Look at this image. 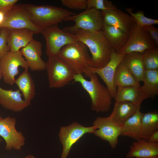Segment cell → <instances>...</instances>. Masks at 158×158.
<instances>
[{
  "label": "cell",
  "instance_id": "obj_1",
  "mask_svg": "<svg viewBox=\"0 0 158 158\" xmlns=\"http://www.w3.org/2000/svg\"><path fill=\"white\" fill-rule=\"evenodd\" d=\"M77 41L84 43L91 54L90 67L100 68L109 61L114 50L109 44L102 30L91 31L78 29L71 33Z\"/></svg>",
  "mask_w": 158,
  "mask_h": 158
},
{
  "label": "cell",
  "instance_id": "obj_2",
  "mask_svg": "<svg viewBox=\"0 0 158 158\" xmlns=\"http://www.w3.org/2000/svg\"><path fill=\"white\" fill-rule=\"evenodd\" d=\"M90 80H86L83 75L76 74L75 82L79 83L89 94L91 99V109L97 112H107L110 110L112 97L106 87L99 82L97 75L91 73Z\"/></svg>",
  "mask_w": 158,
  "mask_h": 158
},
{
  "label": "cell",
  "instance_id": "obj_3",
  "mask_svg": "<svg viewBox=\"0 0 158 158\" xmlns=\"http://www.w3.org/2000/svg\"><path fill=\"white\" fill-rule=\"evenodd\" d=\"M32 22L41 28L58 24L75 13L62 7L49 5L25 4Z\"/></svg>",
  "mask_w": 158,
  "mask_h": 158
},
{
  "label": "cell",
  "instance_id": "obj_4",
  "mask_svg": "<svg viewBox=\"0 0 158 158\" xmlns=\"http://www.w3.org/2000/svg\"><path fill=\"white\" fill-rule=\"evenodd\" d=\"M87 48L84 43L77 41L64 46L57 56L69 66L76 74H84L90 67L91 58Z\"/></svg>",
  "mask_w": 158,
  "mask_h": 158
},
{
  "label": "cell",
  "instance_id": "obj_5",
  "mask_svg": "<svg viewBox=\"0 0 158 158\" xmlns=\"http://www.w3.org/2000/svg\"><path fill=\"white\" fill-rule=\"evenodd\" d=\"M49 87L51 88L62 87L73 80L76 74L74 71L57 55L48 56L46 63Z\"/></svg>",
  "mask_w": 158,
  "mask_h": 158
},
{
  "label": "cell",
  "instance_id": "obj_6",
  "mask_svg": "<svg viewBox=\"0 0 158 158\" xmlns=\"http://www.w3.org/2000/svg\"><path fill=\"white\" fill-rule=\"evenodd\" d=\"M40 33L46 40V53L48 56L57 55L64 46L77 41L73 34L60 29L58 24L41 28Z\"/></svg>",
  "mask_w": 158,
  "mask_h": 158
},
{
  "label": "cell",
  "instance_id": "obj_7",
  "mask_svg": "<svg viewBox=\"0 0 158 158\" xmlns=\"http://www.w3.org/2000/svg\"><path fill=\"white\" fill-rule=\"evenodd\" d=\"M157 46L145 28L136 24L129 34L125 44L116 52L123 55L133 52L142 53L146 50L158 48Z\"/></svg>",
  "mask_w": 158,
  "mask_h": 158
},
{
  "label": "cell",
  "instance_id": "obj_8",
  "mask_svg": "<svg viewBox=\"0 0 158 158\" xmlns=\"http://www.w3.org/2000/svg\"><path fill=\"white\" fill-rule=\"evenodd\" d=\"M26 28L33 32L35 34L40 33L41 28L35 25L31 21L29 13L25 4L15 5L5 13L4 21L0 29Z\"/></svg>",
  "mask_w": 158,
  "mask_h": 158
},
{
  "label": "cell",
  "instance_id": "obj_9",
  "mask_svg": "<svg viewBox=\"0 0 158 158\" xmlns=\"http://www.w3.org/2000/svg\"><path fill=\"white\" fill-rule=\"evenodd\" d=\"M64 21L75 23L74 25L63 28L64 30L69 33L78 29L99 31L102 30L103 25L101 11L95 9H87L79 14L66 18Z\"/></svg>",
  "mask_w": 158,
  "mask_h": 158
},
{
  "label": "cell",
  "instance_id": "obj_10",
  "mask_svg": "<svg viewBox=\"0 0 158 158\" xmlns=\"http://www.w3.org/2000/svg\"><path fill=\"white\" fill-rule=\"evenodd\" d=\"M96 129L94 125L85 127L76 122L61 127L59 133V140L63 147L61 158H67L73 145L84 135L94 133Z\"/></svg>",
  "mask_w": 158,
  "mask_h": 158
},
{
  "label": "cell",
  "instance_id": "obj_11",
  "mask_svg": "<svg viewBox=\"0 0 158 158\" xmlns=\"http://www.w3.org/2000/svg\"><path fill=\"white\" fill-rule=\"evenodd\" d=\"M28 69V65L21 51H10L0 59V71L3 81L6 84L13 85L15 77L19 73V68Z\"/></svg>",
  "mask_w": 158,
  "mask_h": 158
},
{
  "label": "cell",
  "instance_id": "obj_12",
  "mask_svg": "<svg viewBox=\"0 0 158 158\" xmlns=\"http://www.w3.org/2000/svg\"><path fill=\"white\" fill-rule=\"evenodd\" d=\"M96 129L94 135L102 140L108 142L113 149L116 148L120 135L122 124L115 121L111 115L107 117H97L93 123Z\"/></svg>",
  "mask_w": 158,
  "mask_h": 158
},
{
  "label": "cell",
  "instance_id": "obj_13",
  "mask_svg": "<svg viewBox=\"0 0 158 158\" xmlns=\"http://www.w3.org/2000/svg\"><path fill=\"white\" fill-rule=\"evenodd\" d=\"M16 122L15 118L10 116L0 120V136L5 142L6 150L19 151L25 145V138L21 132L16 130Z\"/></svg>",
  "mask_w": 158,
  "mask_h": 158
},
{
  "label": "cell",
  "instance_id": "obj_14",
  "mask_svg": "<svg viewBox=\"0 0 158 158\" xmlns=\"http://www.w3.org/2000/svg\"><path fill=\"white\" fill-rule=\"evenodd\" d=\"M124 56L114 50L109 61L105 66L100 68L89 67L87 70L88 73H95L99 76L106 84L112 98L114 99L117 91V88L114 83V75L117 67L123 60Z\"/></svg>",
  "mask_w": 158,
  "mask_h": 158
},
{
  "label": "cell",
  "instance_id": "obj_15",
  "mask_svg": "<svg viewBox=\"0 0 158 158\" xmlns=\"http://www.w3.org/2000/svg\"><path fill=\"white\" fill-rule=\"evenodd\" d=\"M103 24L118 28L129 34L136 24L134 18L115 7L101 11Z\"/></svg>",
  "mask_w": 158,
  "mask_h": 158
},
{
  "label": "cell",
  "instance_id": "obj_16",
  "mask_svg": "<svg viewBox=\"0 0 158 158\" xmlns=\"http://www.w3.org/2000/svg\"><path fill=\"white\" fill-rule=\"evenodd\" d=\"M42 45L34 39L20 51L32 71H42L46 69V63L41 58Z\"/></svg>",
  "mask_w": 158,
  "mask_h": 158
},
{
  "label": "cell",
  "instance_id": "obj_17",
  "mask_svg": "<svg viewBox=\"0 0 158 158\" xmlns=\"http://www.w3.org/2000/svg\"><path fill=\"white\" fill-rule=\"evenodd\" d=\"M19 90H6L0 86V105L4 108L15 112H20L29 105L21 97Z\"/></svg>",
  "mask_w": 158,
  "mask_h": 158
},
{
  "label": "cell",
  "instance_id": "obj_18",
  "mask_svg": "<svg viewBox=\"0 0 158 158\" xmlns=\"http://www.w3.org/2000/svg\"><path fill=\"white\" fill-rule=\"evenodd\" d=\"M127 158H158V143L140 139L133 142L126 154Z\"/></svg>",
  "mask_w": 158,
  "mask_h": 158
},
{
  "label": "cell",
  "instance_id": "obj_19",
  "mask_svg": "<svg viewBox=\"0 0 158 158\" xmlns=\"http://www.w3.org/2000/svg\"><path fill=\"white\" fill-rule=\"evenodd\" d=\"M34 33L28 29L9 30L7 36V43L10 51L18 52L25 47L33 39Z\"/></svg>",
  "mask_w": 158,
  "mask_h": 158
},
{
  "label": "cell",
  "instance_id": "obj_20",
  "mask_svg": "<svg viewBox=\"0 0 158 158\" xmlns=\"http://www.w3.org/2000/svg\"><path fill=\"white\" fill-rule=\"evenodd\" d=\"M141 104L129 102H115L113 110L110 115L115 121L123 125L140 109Z\"/></svg>",
  "mask_w": 158,
  "mask_h": 158
},
{
  "label": "cell",
  "instance_id": "obj_21",
  "mask_svg": "<svg viewBox=\"0 0 158 158\" xmlns=\"http://www.w3.org/2000/svg\"><path fill=\"white\" fill-rule=\"evenodd\" d=\"M123 61L138 82H143L145 71L142 54L133 52L124 55Z\"/></svg>",
  "mask_w": 158,
  "mask_h": 158
},
{
  "label": "cell",
  "instance_id": "obj_22",
  "mask_svg": "<svg viewBox=\"0 0 158 158\" xmlns=\"http://www.w3.org/2000/svg\"><path fill=\"white\" fill-rule=\"evenodd\" d=\"M148 98V97L141 90L140 86H130L117 87L115 100L116 102H129L141 104Z\"/></svg>",
  "mask_w": 158,
  "mask_h": 158
},
{
  "label": "cell",
  "instance_id": "obj_23",
  "mask_svg": "<svg viewBox=\"0 0 158 158\" xmlns=\"http://www.w3.org/2000/svg\"><path fill=\"white\" fill-rule=\"evenodd\" d=\"M102 30L107 41L116 51L125 44L128 37V34L114 26L103 24Z\"/></svg>",
  "mask_w": 158,
  "mask_h": 158
},
{
  "label": "cell",
  "instance_id": "obj_24",
  "mask_svg": "<svg viewBox=\"0 0 158 158\" xmlns=\"http://www.w3.org/2000/svg\"><path fill=\"white\" fill-rule=\"evenodd\" d=\"M15 83L18 86L21 92L24 100L29 105L35 95V85L34 81L28 69H25L22 73L16 79Z\"/></svg>",
  "mask_w": 158,
  "mask_h": 158
},
{
  "label": "cell",
  "instance_id": "obj_25",
  "mask_svg": "<svg viewBox=\"0 0 158 158\" xmlns=\"http://www.w3.org/2000/svg\"><path fill=\"white\" fill-rule=\"evenodd\" d=\"M143 113L140 109L123 124L120 135L129 137L135 140L140 139L141 120Z\"/></svg>",
  "mask_w": 158,
  "mask_h": 158
},
{
  "label": "cell",
  "instance_id": "obj_26",
  "mask_svg": "<svg viewBox=\"0 0 158 158\" xmlns=\"http://www.w3.org/2000/svg\"><path fill=\"white\" fill-rule=\"evenodd\" d=\"M115 87H126L133 86L139 87L140 86L138 82L122 61L117 67L114 79Z\"/></svg>",
  "mask_w": 158,
  "mask_h": 158
},
{
  "label": "cell",
  "instance_id": "obj_27",
  "mask_svg": "<svg viewBox=\"0 0 158 158\" xmlns=\"http://www.w3.org/2000/svg\"><path fill=\"white\" fill-rule=\"evenodd\" d=\"M158 130V113L152 111L143 113L141 120L140 139L147 140Z\"/></svg>",
  "mask_w": 158,
  "mask_h": 158
},
{
  "label": "cell",
  "instance_id": "obj_28",
  "mask_svg": "<svg viewBox=\"0 0 158 158\" xmlns=\"http://www.w3.org/2000/svg\"><path fill=\"white\" fill-rule=\"evenodd\" d=\"M141 90L149 97L154 98L158 94V69L145 70Z\"/></svg>",
  "mask_w": 158,
  "mask_h": 158
},
{
  "label": "cell",
  "instance_id": "obj_29",
  "mask_svg": "<svg viewBox=\"0 0 158 158\" xmlns=\"http://www.w3.org/2000/svg\"><path fill=\"white\" fill-rule=\"evenodd\" d=\"M145 70L158 69V48L146 50L142 53Z\"/></svg>",
  "mask_w": 158,
  "mask_h": 158
},
{
  "label": "cell",
  "instance_id": "obj_30",
  "mask_svg": "<svg viewBox=\"0 0 158 158\" xmlns=\"http://www.w3.org/2000/svg\"><path fill=\"white\" fill-rule=\"evenodd\" d=\"M126 10L135 19L137 24L142 27L158 24V20L146 17L142 10L138 11L135 13L133 12L131 8H126Z\"/></svg>",
  "mask_w": 158,
  "mask_h": 158
},
{
  "label": "cell",
  "instance_id": "obj_31",
  "mask_svg": "<svg viewBox=\"0 0 158 158\" xmlns=\"http://www.w3.org/2000/svg\"><path fill=\"white\" fill-rule=\"evenodd\" d=\"M115 6L112 1L107 0H87V9L102 11Z\"/></svg>",
  "mask_w": 158,
  "mask_h": 158
},
{
  "label": "cell",
  "instance_id": "obj_32",
  "mask_svg": "<svg viewBox=\"0 0 158 158\" xmlns=\"http://www.w3.org/2000/svg\"><path fill=\"white\" fill-rule=\"evenodd\" d=\"M0 59L10 51L7 43V38L9 29L5 28L0 29Z\"/></svg>",
  "mask_w": 158,
  "mask_h": 158
},
{
  "label": "cell",
  "instance_id": "obj_33",
  "mask_svg": "<svg viewBox=\"0 0 158 158\" xmlns=\"http://www.w3.org/2000/svg\"><path fill=\"white\" fill-rule=\"evenodd\" d=\"M62 4L71 9L86 10L87 0H61Z\"/></svg>",
  "mask_w": 158,
  "mask_h": 158
},
{
  "label": "cell",
  "instance_id": "obj_34",
  "mask_svg": "<svg viewBox=\"0 0 158 158\" xmlns=\"http://www.w3.org/2000/svg\"><path fill=\"white\" fill-rule=\"evenodd\" d=\"M18 1V0H0V11L7 13Z\"/></svg>",
  "mask_w": 158,
  "mask_h": 158
},
{
  "label": "cell",
  "instance_id": "obj_35",
  "mask_svg": "<svg viewBox=\"0 0 158 158\" xmlns=\"http://www.w3.org/2000/svg\"><path fill=\"white\" fill-rule=\"evenodd\" d=\"M144 28L148 32L152 39L158 45V29L154 25L146 26Z\"/></svg>",
  "mask_w": 158,
  "mask_h": 158
},
{
  "label": "cell",
  "instance_id": "obj_36",
  "mask_svg": "<svg viewBox=\"0 0 158 158\" xmlns=\"http://www.w3.org/2000/svg\"><path fill=\"white\" fill-rule=\"evenodd\" d=\"M147 141L152 143H158V130L152 134L149 137Z\"/></svg>",
  "mask_w": 158,
  "mask_h": 158
},
{
  "label": "cell",
  "instance_id": "obj_37",
  "mask_svg": "<svg viewBox=\"0 0 158 158\" xmlns=\"http://www.w3.org/2000/svg\"><path fill=\"white\" fill-rule=\"evenodd\" d=\"M6 13L0 11V26L3 22Z\"/></svg>",
  "mask_w": 158,
  "mask_h": 158
},
{
  "label": "cell",
  "instance_id": "obj_38",
  "mask_svg": "<svg viewBox=\"0 0 158 158\" xmlns=\"http://www.w3.org/2000/svg\"><path fill=\"white\" fill-rule=\"evenodd\" d=\"M24 158H36L34 156L31 154H29Z\"/></svg>",
  "mask_w": 158,
  "mask_h": 158
},
{
  "label": "cell",
  "instance_id": "obj_39",
  "mask_svg": "<svg viewBox=\"0 0 158 158\" xmlns=\"http://www.w3.org/2000/svg\"><path fill=\"white\" fill-rule=\"evenodd\" d=\"M2 78V74H1V73L0 71V80H1V78Z\"/></svg>",
  "mask_w": 158,
  "mask_h": 158
},
{
  "label": "cell",
  "instance_id": "obj_40",
  "mask_svg": "<svg viewBox=\"0 0 158 158\" xmlns=\"http://www.w3.org/2000/svg\"><path fill=\"white\" fill-rule=\"evenodd\" d=\"M2 118L1 117V116L0 115V120L2 119Z\"/></svg>",
  "mask_w": 158,
  "mask_h": 158
},
{
  "label": "cell",
  "instance_id": "obj_41",
  "mask_svg": "<svg viewBox=\"0 0 158 158\" xmlns=\"http://www.w3.org/2000/svg\"><path fill=\"white\" fill-rule=\"evenodd\" d=\"M1 139L0 138V142H1Z\"/></svg>",
  "mask_w": 158,
  "mask_h": 158
},
{
  "label": "cell",
  "instance_id": "obj_42",
  "mask_svg": "<svg viewBox=\"0 0 158 158\" xmlns=\"http://www.w3.org/2000/svg\"><path fill=\"white\" fill-rule=\"evenodd\" d=\"M0 32H1V30H0Z\"/></svg>",
  "mask_w": 158,
  "mask_h": 158
}]
</instances>
